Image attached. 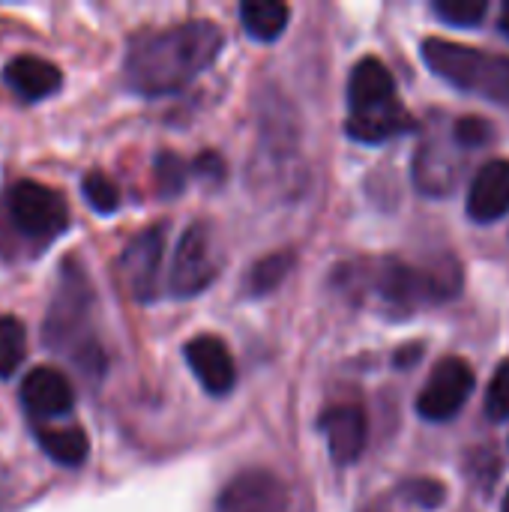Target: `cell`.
Here are the masks:
<instances>
[{
    "instance_id": "cell-24",
    "label": "cell",
    "mask_w": 509,
    "mask_h": 512,
    "mask_svg": "<svg viewBox=\"0 0 509 512\" xmlns=\"http://www.w3.org/2000/svg\"><path fill=\"white\" fill-rule=\"evenodd\" d=\"M453 138L462 147H486L492 141V126L483 117H459L453 126Z\"/></svg>"
},
{
    "instance_id": "cell-22",
    "label": "cell",
    "mask_w": 509,
    "mask_h": 512,
    "mask_svg": "<svg viewBox=\"0 0 509 512\" xmlns=\"http://www.w3.org/2000/svg\"><path fill=\"white\" fill-rule=\"evenodd\" d=\"M435 15L444 18L447 24L456 27H474L483 21V15L489 12L486 0H435Z\"/></svg>"
},
{
    "instance_id": "cell-2",
    "label": "cell",
    "mask_w": 509,
    "mask_h": 512,
    "mask_svg": "<svg viewBox=\"0 0 509 512\" xmlns=\"http://www.w3.org/2000/svg\"><path fill=\"white\" fill-rule=\"evenodd\" d=\"M90 309H93L90 282H87L84 270L78 267V261H66L60 282H57V294L45 315L42 336H45L48 348L69 357L84 372L102 375L105 357H102V348L90 327Z\"/></svg>"
},
{
    "instance_id": "cell-11",
    "label": "cell",
    "mask_w": 509,
    "mask_h": 512,
    "mask_svg": "<svg viewBox=\"0 0 509 512\" xmlns=\"http://www.w3.org/2000/svg\"><path fill=\"white\" fill-rule=\"evenodd\" d=\"M393 102H399L393 72L378 57H363L351 69V78H348V105H351V114L378 111V108H387Z\"/></svg>"
},
{
    "instance_id": "cell-1",
    "label": "cell",
    "mask_w": 509,
    "mask_h": 512,
    "mask_svg": "<svg viewBox=\"0 0 509 512\" xmlns=\"http://www.w3.org/2000/svg\"><path fill=\"white\" fill-rule=\"evenodd\" d=\"M222 45L225 33L207 18L150 30L129 45L123 63L126 87L150 99L174 96L213 66V60L222 54Z\"/></svg>"
},
{
    "instance_id": "cell-3",
    "label": "cell",
    "mask_w": 509,
    "mask_h": 512,
    "mask_svg": "<svg viewBox=\"0 0 509 512\" xmlns=\"http://www.w3.org/2000/svg\"><path fill=\"white\" fill-rule=\"evenodd\" d=\"M423 60L447 84H453L465 93H477L483 99L509 105L507 54H489V51H480L471 45H459V42L432 36L423 42Z\"/></svg>"
},
{
    "instance_id": "cell-26",
    "label": "cell",
    "mask_w": 509,
    "mask_h": 512,
    "mask_svg": "<svg viewBox=\"0 0 509 512\" xmlns=\"http://www.w3.org/2000/svg\"><path fill=\"white\" fill-rule=\"evenodd\" d=\"M198 180H204V183H210V186H216V183H222L225 180V162H222V156L219 153H201L195 162H192V168H189Z\"/></svg>"
},
{
    "instance_id": "cell-23",
    "label": "cell",
    "mask_w": 509,
    "mask_h": 512,
    "mask_svg": "<svg viewBox=\"0 0 509 512\" xmlns=\"http://www.w3.org/2000/svg\"><path fill=\"white\" fill-rule=\"evenodd\" d=\"M486 414L492 420H509V360L498 366L486 393Z\"/></svg>"
},
{
    "instance_id": "cell-12",
    "label": "cell",
    "mask_w": 509,
    "mask_h": 512,
    "mask_svg": "<svg viewBox=\"0 0 509 512\" xmlns=\"http://www.w3.org/2000/svg\"><path fill=\"white\" fill-rule=\"evenodd\" d=\"M321 432L327 435V447L336 465H354L363 450H366V414L360 408H330L321 420H318Z\"/></svg>"
},
{
    "instance_id": "cell-27",
    "label": "cell",
    "mask_w": 509,
    "mask_h": 512,
    "mask_svg": "<svg viewBox=\"0 0 509 512\" xmlns=\"http://www.w3.org/2000/svg\"><path fill=\"white\" fill-rule=\"evenodd\" d=\"M9 498H12V480H9V474L0 468V510L9 504Z\"/></svg>"
},
{
    "instance_id": "cell-21",
    "label": "cell",
    "mask_w": 509,
    "mask_h": 512,
    "mask_svg": "<svg viewBox=\"0 0 509 512\" xmlns=\"http://www.w3.org/2000/svg\"><path fill=\"white\" fill-rule=\"evenodd\" d=\"M153 174H156V186L165 198L180 195L189 177V165L177 156V153H159L153 162Z\"/></svg>"
},
{
    "instance_id": "cell-19",
    "label": "cell",
    "mask_w": 509,
    "mask_h": 512,
    "mask_svg": "<svg viewBox=\"0 0 509 512\" xmlns=\"http://www.w3.org/2000/svg\"><path fill=\"white\" fill-rule=\"evenodd\" d=\"M27 354V330L15 315L0 318V381L12 378Z\"/></svg>"
},
{
    "instance_id": "cell-28",
    "label": "cell",
    "mask_w": 509,
    "mask_h": 512,
    "mask_svg": "<svg viewBox=\"0 0 509 512\" xmlns=\"http://www.w3.org/2000/svg\"><path fill=\"white\" fill-rule=\"evenodd\" d=\"M417 354H423V345H414V348H408V351L396 354V363H399V366H411Z\"/></svg>"
},
{
    "instance_id": "cell-17",
    "label": "cell",
    "mask_w": 509,
    "mask_h": 512,
    "mask_svg": "<svg viewBox=\"0 0 509 512\" xmlns=\"http://www.w3.org/2000/svg\"><path fill=\"white\" fill-rule=\"evenodd\" d=\"M240 21L255 42H276L291 21V9L279 0H249L240 6Z\"/></svg>"
},
{
    "instance_id": "cell-25",
    "label": "cell",
    "mask_w": 509,
    "mask_h": 512,
    "mask_svg": "<svg viewBox=\"0 0 509 512\" xmlns=\"http://www.w3.org/2000/svg\"><path fill=\"white\" fill-rule=\"evenodd\" d=\"M402 495L405 498H411L417 507H429V510H435V507H441V501H444V486L441 483H435V480H411L408 486H402Z\"/></svg>"
},
{
    "instance_id": "cell-6",
    "label": "cell",
    "mask_w": 509,
    "mask_h": 512,
    "mask_svg": "<svg viewBox=\"0 0 509 512\" xmlns=\"http://www.w3.org/2000/svg\"><path fill=\"white\" fill-rule=\"evenodd\" d=\"M471 393H474L471 366L459 357H447L429 375V384L417 399V411L429 423H447L465 408Z\"/></svg>"
},
{
    "instance_id": "cell-30",
    "label": "cell",
    "mask_w": 509,
    "mask_h": 512,
    "mask_svg": "<svg viewBox=\"0 0 509 512\" xmlns=\"http://www.w3.org/2000/svg\"><path fill=\"white\" fill-rule=\"evenodd\" d=\"M504 512H509V492H507V498H504Z\"/></svg>"
},
{
    "instance_id": "cell-18",
    "label": "cell",
    "mask_w": 509,
    "mask_h": 512,
    "mask_svg": "<svg viewBox=\"0 0 509 512\" xmlns=\"http://www.w3.org/2000/svg\"><path fill=\"white\" fill-rule=\"evenodd\" d=\"M294 267V252H273L267 258H261L252 270H249V279H246V288L252 297H264V294H273L285 276L291 273Z\"/></svg>"
},
{
    "instance_id": "cell-13",
    "label": "cell",
    "mask_w": 509,
    "mask_h": 512,
    "mask_svg": "<svg viewBox=\"0 0 509 512\" xmlns=\"http://www.w3.org/2000/svg\"><path fill=\"white\" fill-rule=\"evenodd\" d=\"M509 213V159L486 162L468 192V216L474 222H495Z\"/></svg>"
},
{
    "instance_id": "cell-29",
    "label": "cell",
    "mask_w": 509,
    "mask_h": 512,
    "mask_svg": "<svg viewBox=\"0 0 509 512\" xmlns=\"http://www.w3.org/2000/svg\"><path fill=\"white\" fill-rule=\"evenodd\" d=\"M501 30H504V36H509V0L501 9Z\"/></svg>"
},
{
    "instance_id": "cell-16",
    "label": "cell",
    "mask_w": 509,
    "mask_h": 512,
    "mask_svg": "<svg viewBox=\"0 0 509 512\" xmlns=\"http://www.w3.org/2000/svg\"><path fill=\"white\" fill-rule=\"evenodd\" d=\"M33 438L42 447V453L63 468L84 465V459L90 453V438L81 426H39V423H33Z\"/></svg>"
},
{
    "instance_id": "cell-10",
    "label": "cell",
    "mask_w": 509,
    "mask_h": 512,
    "mask_svg": "<svg viewBox=\"0 0 509 512\" xmlns=\"http://www.w3.org/2000/svg\"><path fill=\"white\" fill-rule=\"evenodd\" d=\"M186 363L201 387L213 396H225L237 384V366L228 345L216 336H198L186 345Z\"/></svg>"
},
{
    "instance_id": "cell-9",
    "label": "cell",
    "mask_w": 509,
    "mask_h": 512,
    "mask_svg": "<svg viewBox=\"0 0 509 512\" xmlns=\"http://www.w3.org/2000/svg\"><path fill=\"white\" fill-rule=\"evenodd\" d=\"M21 402L24 411L33 417V423L66 417L75 405V390L69 378L51 366H36L21 381Z\"/></svg>"
},
{
    "instance_id": "cell-8",
    "label": "cell",
    "mask_w": 509,
    "mask_h": 512,
    "mask_svg": "<svg viewBox=\"0 0 509 512\" xmlns=\"http://www.w3.org/2000/svg\"><path fill=\"white\" fill-rule=\"evenodd\" d=\"M165 231H168L165 225H150L120 255V276L126 279L132 297L141 303L156 300L159 270H162V255H165Z\"/></svg>"
},
{
    "instance_id": "cell-5",
    "label": "cell",
    "mask_w": 509,
    "mask_h": 512,
    "mask_svg": "<svg viewBox=\"0 0 509 512\" xmlns=\"http://www.w3.org/2000/svg\"><path fill=\"white\" fill-rule=\"evenodd\" d=\"M216 276H219V261L213 255V231L207 222H195L177 240L171 273H168V291L177 300H192L204 294Z\"/></svg>"
},
{
    "instance_id": "cell-14",
    "label": "cell",
    "mask_w": 509,
    "mask_h": 512,
    "mask_svg": "<svg viewBox=\"0 0 509 512\" xmlns=\"http://www.w3.org/2000/svg\"><path fill=\"white\" fill-rule=\"evenodd\" d=\"M3 81L12 93H18L27 102H39L48 99L51 93L60 90L63 75L54 63L33 57V54H18L3 66Z\"/></svg>"
},
{
    "instance_id": "cell-7",
    "label": "cell",
    "mask_w": 509,
    "mask_h": 512,
    "mask_svg": "<svg viewBox=\"0 0 509 512\" xmlns=\"http://www.w3.org/2000/svg\"><path fill=\"white\" fill-rule=\"evenodd\" d=\"M291 498L285 483L264 471L252 468L237 474L216 498V512H288Z\"/></svg>"
},
{
    "instance_id": "cell-15",
    "label": "cell",
    "mask_w": 509,
    "mask_h": 512,
    "mask_svg": "<svg viewBox=\"0 0 509 512\" xmlns=\"http://www.w3.org/2000/svg\"><path fill=\"white\" fill-rule=\"evenodd\" d=\"M345 129H348V135L354 141L381 144V141H390L396 135H405V132L417 129V123L408 114V108L402 102H396V105H387V108H378V111L348 114V126Z\"/></svg>"
},
{
    "instance_id": "cell-4",
    "label": "cell",
    "mask_w": 509,
    "mask_h": 512,
    "mask_svg": "<svg viewBox=\"0 0 509 512\" xmlns=\"http://www.w3.org/2000/svg\"><path fill=\"white\" fill-rule=\"evenodd\" d=\"M3 213L9 228L24 243H51L69 228V204L66 198L36 180H18L3 195Z\"/></svg>"
},
{
    "instance_id": "cell-20",
    "label": "cell",
    "mask_w": 509,
    "mask_h": 512,
    "mask_svg": "<svg viewBox=\"0 0 509 512\" xmlns=\"http://www.w3.org/2000/svg\"><path fill=\"white\" fill-rule=\"evenodd\" d=\"M81 192H84V201H87L99 216H111V213L120 207V189H117V183H114L108 174H102V171L84 174Z\"/></svg>"
}]
</instances>
